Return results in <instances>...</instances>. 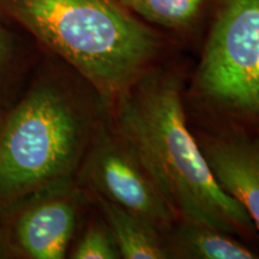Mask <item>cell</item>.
<instances>
[{
    "mask_svg": "<svg viewBox=\"0 0 259 259\" xmlns=\"http://www.w3.org/2000/svg\"><path fill=\"white\" fill-rule=\"evenodd\" d=\"M90 204L89 194L72 180L0 210L15 259L66 258Z\"/></svg>",
    "mask_w": 259,
    "mask_h": 259,
    "instance_id": "obj_6",
    "label": "cell"
},
{
    "mask_svg": "<svg viewBox=\"0 0 259 259\" xmlns=\"http://www.w3.org/2000/svg\"><path fill=\"white\" fill-rule=\"evenodd\" d=\"M4 111L0 109V128H2V124H3V119H4Z\"/></svg>",
    "mask_w": 259,
    "mask_h": 259,
    "instance_id": "obj_14",
    "label": "cell"
},
{
    "mask_svg": "<svg viewBox=\"0 0 259 259\" xmlns=\"http://www.w3.org/2000/svg\"><path fill=\"white\" fill-rule=\"evenodd\" d=\"M82 226V229L77 232L67 257L72 259L121 258L111 229L101 213L90 215L88 220H83Z\"/></svg>",
    "mask_w": 259,
    "mask_h": 259,
    "instance_id": "obj_12",
    "label": "cell"
},
{
    "mask_svg": "<svg viewBox=\"0 0 259 259\" xmlns=\"http://www.w3.org/2000/svg\"><path fill=\"white\" fill-rule=\"evenodd\" d=\"M108 113L179 218L232 235L257 231L244 206L219 185L187 127L177 74L148 70Z\"/></svg>",
    "mask_w": 259,
    "mask_h": 259,
    "instance_id": "obj_2",
    "label": "cell"
},
{
    "mask_svg": "<svg viewBox=\"0 0 259 259\" xmlns=\"http://www.w3.org/2000/svg\"><path fill=\"white\" fill-rule=\"evenodd\" d=\"M144 21L168 29H186L202 15L208 0H119Z\"/></svg>",
    "mask_w": 259,
    "mask_h": 259,
    "instance_id": "obj_11",
    "label": "cell"
},
{
    "mask_svg": "<svg viewBox=\"0 0 259 259\" xmlns=\"http://www.w3.org/2000/svg\"><path fill=\"white\" fill-rule=\"evenodd\" d=\"M0 15L88 80L108 108L162 48L119 0H0Z\"/></svg>",
    "mask_w": 259,
    "mask_h": 259,
    "instance_id": "obj_3",
    "label": "cell"
},
{
    "mask_svg": "<svg viewBox=\"0 0 259 259\" xmlns=\"http://www.w3.org/2000/svg\"><path fill=\"white\" fill-rule=\"evenodd\" d=\"M42 54L41 48L29 37L11 30L0 21V109L6 111L16 102L27 85Z\"/></svg>",
    "mask_w": 259,
    "mask_h": 259,
    "instance_id": "obj_9",
    "label": "cell"
},
{
    "mask_svg": "<svg viewBox=\"0 0 259 259\" xmlns=\"http://www.w3.org/2000/svg\"><path fill=\"white\" fill-rule=\"evenodd\" d=\"M198 143L219 185L244 206L259 232V139L228 135Z\"/></svg>",
    "mask_w": 259,
    "mask_h": 259,
    "instance_id": "obj_7",
    "label": "cell"
},
{
    "mask_svg": "<svg viewBox=\"0 0 259 259\" xmlns=\"http://www.w3.org/2000/svg\"><path fill=\"white\" fill-rule=\"evenodd\" d=\"M196 85L213 105L259 115V0H222Z\"/></svg>",
    "mask_w": 259,
    "mask_h": 259,
    "instance_id": "obj_4",
    "label": "cell"
},
{
    "mask_svg": "<svg viewBox=\"0 0 259 259\" xmlns=\"http://www.w3.org/2000/svg\"><path fill=\"white\" fill-rule=\"evenodd\" d=\"M108 107L85 78L42 51L0 128V210L76 180Z\"/></svg>",
    "mask_w": 259,
    "mask_h": 259,
    "instance_id": "obj_1",
    "label": "cell"
},
{
    "mask_svg": "<svg viewBox=\"0 0 259 259\" xmlns=\"http://www.w3.org/2000/svg\"><path fill=\"white\" fill-rule=\"evenodd\" d=\"M0 259H15L14 251L10 245L8 231H6L4 215L2 211H0Z\"/></svg>",
    "mask_w": 259,
    "mask_h": 259,
    "instance_id": "obj_13",
    "label": "cell"
},
{
    "mask_svg": "<svg viewBox=\"0 0 259 259\" xmlns=\"http://www.w3.org/2000/svg\"><path fill=\"white\" fill-rule=\"evenodd\" d=\"M89 197L111 229L121 258L167 259L174 257L169 241L163 238L161 234L162 229L154 223L101 197Z\"/></svg>",
    "mask_w": 259,
    "mask_h": 259,
    "instance_id": "obj_8",
    "label": "cell"
},
{
    "mask_svg": "<svg viewBox=\"0 0 259 259\" xmlns=\"http://www.w3.org/2000/svg\"><path fill=\"white\" fill-rule=\"evenodd\" d=\"M169 241L173 255L194 259H253V251L235 240L232 234L210 226L181 219Z\"/></svg>",
    "mask_w": 259,
    "mask_h": 259,
    "instance_id": "obj_10",
    "label": "cell"
},
{
    "mask_svg": "<svg viewBox=\"0 0 259 259\" xmlns=\"http://www.w3.org/2000/svg\"><path fill=\"white\" fill-rule=\"evenodd\" d=\"M89 196L101 197L166 231L179 216L109 113L90 142L76 177Z\"/></svg>",
    "mask_w": 259,
    "mask_h": 259,
    "instance_id": "obj_5",
    "label": "cell"
}]
</instances>
